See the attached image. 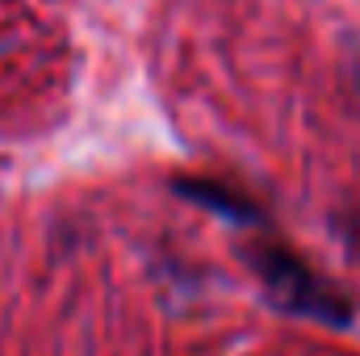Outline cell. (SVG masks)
I'll return each mask as SVG.
<instances>
[{
	"label": "cell",
	"mask_w": 360,
	"mask_h": 356,
	"mask_svg": "<svg viewBox=\"0 0 360 356\" xmlns=\"http://www.w3.org/2000/svg\"><path fill=\"white\" fill-rule=\"evenodd\" d=\"M243 260L256 272V281L264 285V293H269V302L276 310L302 314V319H314V323H331V327L352 323V302L331 281H323L297 252H289L285 243L252 239L243 248Z\"/></svg>",
	"instance_id": "1"
},
{
	"label": "cell",
	"mask_w": 360,
	"mask_h": 356,
	"mask_svg": "<svg viewBox=\"0 0 360 356\" xmlns=\"http://www.w3.org/2000/svg\"><path fill=\"white\" fill-rule=\"evenodd\" d=\"M176 193H180V197H188V201H197L201 210H214V214H222V218L239 222V227H264V214L256 210V201H252V197H243V193H235L231 184L184 177V180H176Z\"/></svg>",
	"instance_id": "2"
}]
</instances>
